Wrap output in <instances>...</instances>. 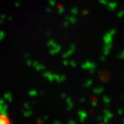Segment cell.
Instances as JSON below:
<instances>
[{"mask_svg":"<svg viewBox=\"0 0 124 124\" xmlns=\"http://www.w3.org/2000/svg\"><path fill=\"white\" fill-rule=\"evenodd\" d=\"M0 124H11V121L6 114L0 113Z\"/></svg>","mask_w":124,"mask_h":124,"instance_id":"1","label":"cell"}]
</instances>
